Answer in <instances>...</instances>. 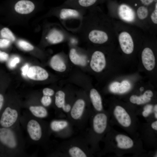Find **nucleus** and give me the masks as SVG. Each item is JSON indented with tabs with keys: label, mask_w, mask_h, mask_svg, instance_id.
Returning <instances> with one entry per match:
<instances>
[{
	"label": "nucleus",
	"mask_w": 157,
	"mask_h": 157,
	"mask_svg": "<svg viewBox=\"0 0 157 157\" xmlns=\"http://www.w3.org/2000/svg\"><path fill=\"white\" fill-rule=\"evenodd\" d=\"M154 110L155 112H157V104L156 105L154 108Z\"/></svg>",
	"instance_id": "41"
},
{
	"label": "nucleus",
	"mask_w": 157,
	"mask_h": 157,
	"mask_svg": "<svg viewBox=\"0 0 157 157\" xmlns=\"http://www.w3.org/2000/svg\"><path fill=\"white\" fill-rule=\"evenodd\" d=\"M8 58V55L6 52L0 50V61H6Z\"/></svg>",
	"instance_id": "36"
},
{
	"label": "nucleus",
	"mask_w": 157,
	"mask_h": 157,
	"mask_svg": "<svg viewBox=\"0 0 157 157\" xmlns=\"http://www.w3.org/2000/svg\"><path fill=\"white\" fill-rule=\"evenodd\" d=\"M30 79L36 81H44L49 77L47 71L43 68L38 66H33L29 68L27 73Z\"/></svg>",
	"instance_id": "5"
},
{
	"label": "nucleus",
	"mask_w": 157,
	"mask_h": 157,
	"mask_svg": "<svg viewBox=\"0 0 157 157\" xmlns=\"http://www.w3.org/2000/svg\"><path fill=\"white\" fill-rule=\"evenodd\" d=\"M26 155L20 124L10 128L0 127V157Z\"/></svg>",
	"instance_id": "1"
},
{
	"label": "nucleus",
	"mask_w": 157,
	"mask_h": 157,
	"mask_svg": "<svg viewBox=\"0 0 157 157\" xmlns=\"http://www.w3.org/2000/svg\"><path fill=\"white\" fill-rule=\"evenodd\" d=\"M68 125L67 122L65 120H53L49 124L50 129L54 132H58L64 129Z\"/></svg>",
	"instance_id": "20"
},
{
	"label": "nucleus",
	"mask_w": 157,
	"mask_h": 157,
	"mask_svg": "<svg viewBox=\"0 0 157 157\" xmlns=\"http://www.w3.org/2000/svg\"><path fill=\"white\" fill-rule=\"evenodd\" d=\"M43 95L51 97L54 94V90L49 88H44L42 90Z\"/></svg>",
	"instance_id": "33"
},
{
	"label": "nucleus",
	"mask_w": 157,
	"mask_h": 157,
	"mask_svg": "<svg viewBox=\"0 0 157 157\" xmlns=\"http://www.w3.org/2000/svg\"><path fill=\"white\" fill-rule=\"evenodd\" d=\"M153 106L151 105H147L144 108V110L142 113L143 116L146 117L152 112Z\"/></svg>",
	"instance_id": "31"
},
{
	"label": "nucleus",
	"mask_w": 157,
	"mask_h": 157,
	"mask_svg": "<svg viewBox=\"0 0 157 157\" xmlns=\"http://www.w3.org/2000/svg\"><path fill=\"white\" fill-rule=\"evenodd\" d=\"M65 94L62 90L57 91L55 95V103L58 108H62L65 103Z\"/></svg>",
	"instance_id": "22"
},
{
	"label": "nucleus",
	"mask_w": 157,
	"mask_h": 157,
	"mask_svg": "<svg viewBox=\"0 0 157 157\" xmlns=\"http://www.w3.org/2000/svg\"><path fill=\"white\" fill-rule=\"evenodd\" d=\"M106 64L105 56L103 52L97 51L93 53L90 65L93 71L97 73L101 72L105 68Z\"/></svg>",
	"instance_id": "3"
},
{
	"label": "nucleus",
	"mask_w": 157,
	"mask_h": 157,
	"mask_svg": "<svg viewBox=\"0 0 157 157\" xmlns=\"http://www.w3.org/2000/svg\"><path fill=\"white\" fill-rule=\"evenodd\" d=\"M119 40L121 49L124 53L130 54L133 52L134 49L133 42L129 33L125 31L121 33L119 36Z\"/></svg>",
	"instance_id": "4"
},
{
	"label": "nucleus",
	"mask_w": 157,
	"mask_h": 157,
	"mask_svg": "<svg viewBox=\"0 0 157 157\" xmlns=\"http://www.w3.org/2000/svg\"><path fill=\"white\" fill-rule=\"evenodd\" d=\"M69 153L72 157H86L85 152L80 148L77 147H73L69 149Z\"/></svg>",
	"instance_id": "24"
},
{
	"label": "nucleus",
	"mask_w": 157,
	"mask_h": 157,
	"mask_svg": "<svg viewBox=\"0 0 157 157\" xmlns=\"http://www.w3.org/2000/svg\"><path fill=\"white\" fill-rule=\"evenodd\" d=\"M130 83L127 80L123 81L120 83L118 94L125 93L129 90L131 88Z\"/></svg>",
	"instance_id": "25"
},
{
	"label": "nucleus",
	"mask_w": 157,
	"mask_h": 157,
	"mask_svg": "<svg viewBox=\"0 0 157 157\" xmlns=\"http://www.w3.org/2000/svg\"><path fill=\"white\" fill-rule=\"evenodd\" d=\"M79 15L77 10L69 8L62 9L60 12V17L62 19H65L70 17H76Z\"/></svg>",
	"instance_id": "21"
},
{
	"label": "nucleus",
	"mask_w": 157,
	"mask_h": 157,
	"mask_svg": "<svg viewBox=\"0 0 157 157\" xmlns=\"http://www.w3.org/2000/svg\"><path fill=\"white\" fill-rule=\"evenodd\" d=\"M90 97L94 108L98 111H101L103 108L101 98L97 90L94 88L91 89Z\"/></svg>",
	"instance_id": "18"
},
{
	"label": "nucleus",
	"mask_w": 157,
	"mask_h": 157,
	"mask_svg": "<svg viewBox=\"0 0 157 157\" xmlns=\"http://www.w3.org/2000/svg\"><path fill=\"white\" fill-rule=\"evenodd\" d=\"M153 95L152 91L148 90L145 91L142 95L140 96L135 95H132L130 98V101L131 103L138 105L144 104L151 100V98Z\"/></svg>",
	"instance_id": "16"
},
{
	"label": "nucleus",
	"mask_w": 157,
	"mask_h": 157,
	"mask_svg": "<svg viewBox=\"0 0 157 157\" xmlns=\"http://www.w3.org/2000/svg\"><path fill=\"white\" fill-rule=\"evenodd\" d=\"M114 114L118 122L123 126L128 127L131 124V119L130 116L122 106H116L114 111Z\"/></svg>",
	"instance_id": "7"
},
{
	"label": "nucleus",
	"mask_w": 157,
	"mask_h": 157,
	"mask_svg": "<svg viewBox=\"0 0 157 157\" xmlns=\"http://www.w3.org/2000/svg\"><path fill=\"white\" fill-rule=\"evenodd\" d=\"M120 83L114 82L111 83L109 87L110 91L114 93H118L119 90Z\"/></svg>",
	"instance_id": "29"
},
{
	"label": "nucleus",
	"mask_w": 157,
	"mask_h": 157,
	"mask_svg": "<svg viewBox=\"0 0 157 157\" xmlns=\"http://www.w3.org/2000/svg\"><path fill=\"white\" fill-rule=\"evenodd\" d=\"M10 41L7 39L0 38V48L5 49L9 46Z\"/></svg>",
	"instance_id": "32"
},
{
	"label": "nucleus",
	"mask_w": 157,
	"mask_h": 157,
	"mask_svg": "<svg viewBox=\"0 0 157 157\" xmlns=\"http://www.w3.org/2000/svg\"><path fill=\"white\" fill-rule=\"evenodd\" d=\"M50 65L52 69L59 72H64L67 69L65 62L62 58L58 55H55L51 58Z\"/></svg>",
	"instance_id": "15"
},
{
	"label": "nucleus",
	"mask_w": 157,
	"mask_h": 157,
	"mask_svg": "<svg viewBox=\"0 0 157 157\" xmlns=\"http://www.w3.org/2000/svg\"><path fill=\"white\" fill-rule=\"evenodd\" d=\"M19 61V58L18 57H15L10 61L9 66L10 68H13L15 67L17 64L18 63Z\"/></svg>",
	"instance_id": "35"
},
{
	"label": "nucleus",
	"mask_w": 157,
	"mask_h": 157,
	"mask_svg": "<svg viewBox=\"0 0 157 157\" xmlns=\"http://www.w3.org/2000/svg\"><path fill=\"white\" fill-rule=\"evenodd\" d=\"M142 3L145 5H148L152 3L154 0H140Z\"/></svg>",
	"instance_id": "39"
},
{
	"label": "nucleus",
	"mask_w": 157,
	"mask_h": 157,
	"mask_svg": "<svg viewBox=\"0 0 157 157\" xmlns=\"http://www.w3.org/2000/svg\"><path fill=\"white\" fill-rule=\"evenodd\" d=\"M40 119L27 110L23 112L19 119L20 124L26 131L29 141L36 145L41 144L44 138V128Z\"/></svg>",
	"instance_id": "2"
},
{
	"label": "nucleus",
	"mask_w": 157,
	"mask_h": 157,
	"mask_svg": "<svg viewBox=\"0 0 157 157\" xmlns=\"http://www.w3.org/2000/svg\"><path fill=\"white\" fill-rule=\"evenodd\" d=\"M52 101L51 97L43 95L40 99L41 104L44 107L49 106Z\"/></svg>",
	"instance_id": "28"
},
{
	"label": "nucleus",
	"mask_w": 157,
	"mask_h": 157,
	"mask_svg": "<svg viewBox=\"0 0 157 157\" xmlns=\"http://www.w3.org/2000/svg\"><path fill=\"white\" fill-rule=\"evenodd\" d=\"M151 18L152 22L155 24H157V3L155 5V9L151 15Z\"/></svg>",
	"instance_id": "34"
},
{
	"label": "nucleus",
	"mask_w": 157,
	"mask_h": 157,
	"mask_svg": "<svg viewBox=\"0 0 157 157\" xmlns=\"http://www.w3.org/2000/svg\"><path fill=\"white\" fill-rule=\"evenodd\" d=\"M28 69V66L27 64H26L22 67L21 70L22 74L23 76H25L27 74Z\"/></svg>",
	"instance_id": "37"
},
{
	"label": "nucleus",
	"mask_w": 157,
	"mask_h": 157,
	"mask_svg": "<svg viewBox=\"0 0 157 157\" xmlns=\"http://www.w3.org/2000/svg\"><path fill=\"white\" fill-rule=\"evenodd\" d=\"M27 111L33 116L42 119L47 117L48 112L45 107L39 105L31 104L27 107Z\"/></svg>",
	"instance_id": "12"
},
{
	"label": "nucleus",
	"mask_w": 157,
	"mask_h": 157,
	"mask_svg": "<svg viewBox=\"0 0 157 157\" xmlns=\"http://www.w3.org/2000/svg\"><path fill=\"white\" fill-rule=\"evenodd\" d=\"M119 15L123 20L127 22L133 21L135 18L133 10L130 7L125 4H122L119 7Z\"/></svg>",
	"instance_id": "13"
},
{
	"label": "nucleus",
	"mask_w": 157,
	"mask_h": 157,
	"mask_svg": "<svg viewBox=\"0 0 157 157\" xmlns=\"http://www.w3.org/2000/svg\"><path fill=\"white\" fill-rule=\"evenodd\" d=\"M35 7L34 4L32 1L28 0H21L16 3L14 8L17 12L26 14L32 12Z\"/></svg>",
	"instance_id": "9"
},
{
	"label": "nucleus",
	"mask_w": 157,
	"mask_h": 157,
	"mask_svg": "<svg viewBox=\"0 0 157 157\" xmlns=\"http://www.w3.org/2000/svg\"><path fill=\"white\" fill-rule=\"evenodd\" d=\"M144 90V88L143 87H141L140 88V91H142Z\"/></svg>",
	"instance_id": "43"
},
{
	"label": "nucleus",
	"mask_w": 157,
	"mask_h": 157,
	"mask_svg": "<svg viewBox=\"0 0 157 157\" xmlns=\"http://www.w3.org/2000/svg\"><path fill=\"white\" fill-rule=\"evenodd\" d=\"M152 128L155 130H157V121L153 122L151 125Z\"/></svg>",
	"instance_id": "40"
},
{
	"label": "nucleus",
	"mask_w": 157,
	"mask_h": 157,
	"mask_svg": "<svg viewBox=\"0 0 157 157\" xmlns=\"http://www.w3.org/2000/svg\"><path fill=\"white\" fill-rule=\"evenodd\" d=\"M142 64L145 68L151 71L154 68L155 65V57L152 50L146 47L143 50L141 55Z\"/></svg>",
	"instance_id": "6"
},
{
	"label": "nucleus",
	"mask_w": 157,
	"mask_h": 157,
	"mask_svg": "<svg viewBox=\"0 0 157 157\" xmlns=\"http://www.w3.org/2000/svg\"><path fill=\"white\" fill-rule=\"evenodd\" d=\"M69 57L71 62L75 65L81 67H85L86 65L87 60L86 56L78 54L74 48L70 49Z\"/></svg>",
	"instance_id": "14"
},
{
	"label": "nucleus",
	"mask_w": 157,
	"mask_h": 157,
	"mask_svg": "<svg viewBox=\"0 0 157 157\" xmlns=\"http://www.w3.org/2000/svg\"><path fill=\"white\" fill-rule=\"evenodd\" d=\"M88 38L93 43L102 44L108 40V37L105 32L99 30H93L89 33Z\"/></svg>",
	"instance_id": "11"
},
{
	"label": "nucleus",
	"mask_w": 157,
	"mask_h": 157,
	"mask_svg": "<svg viewBox=\"0 0 157 157\" xmlns=\"http://www.w3.org/2000/svg\"><path fill=\"white\" fill-rule=\"evenodd\" d=\"M48 41L52 44H56L62 42L64 39L62 33L56 29L51 30L46 37Z\"/></svg>",
	"instance_id": "19"
},
{
	"label": "nucleus",
	"mask_w": 157,
	"mask_h": 157,
	"mask_svg": "<svg viewBox=\"0 0 157 157\" xmlns=\"http://www.w3.org/2000/svg\"><path fill=\"white\" fill-rule=\"evenodd\" d=\"M115 140L118 147L120 149H129L132 147L133 145L132 140L129 137L124 135H117L115 137Z\"/></svg>",
	"instance_id": "17"
},
{
	"label": "nucleus",
	"mask_w": 157,
	"mask_h": 157,
	"mask_svg": "<svg viewBox=\"0 0 157 157\" xmlns=\"http://www.w3.org/2000/svg\"><path fill=\"white\" fill-rule=\"evenodd\" d=\"M0 36L2 38L7 39L11 41H14L15 37L12 31L7 27H3L0 30Z\"/></svg>",
	"instance_id": "23"
},
{
	"label": "nucleus",
	"mask_w": 157,
	"mask_h": 157,
	"mask_svg": "<svg viewBox=\"0 0 157 157\" xmlns=\"http://www.w3.org/2000/svg\"><path fill=\"white\" fill-rule=\"evenodd\" d=\"M85 106V102L83 99H79L76 101L70 110L72 118L75 120L79 119L83 115Z\"/></svg>",
	"instance_id": "10"
},
{
	"label": "nucleus",
	"mask_w": 157,
	"mask_h": 157,
	"mask_svg": "<svg viewBox=\"0 0 157 157\" xmlns=\"http://www.w3.org/2000/svg\"><path fill=\"white\" fill-rule=\"evenodd\" d=\"M18 44L20 48L26 51H31L34 49L32 45L23 40H19L18 42Z\"/></svg>",
	"instance_id": "26"
},
{
	"label": "nucleus",
	"mask_w": 157,
	"mask_h": 157,
	"mask_svg": "<svg viewBox=\"0 0 157 157\" xmlns=\"http://www.w3.org/2000/svg\"><path fill=\"white\" fill-rule=\"evenodd\" d=\"M97 0H78L79 5L83 7H87L93 4Z\"/></svg>",
	"instance_id": "30"
},
{
	"label": "nucleus",
	"mask_w": 157,
	"mask_h": 157,
	"mask_svg": "<svg viewBox=\"0 0 157 157\" xmlns=\"http://www.w3.org/2000/svg\"><path fill=\"white\" fill-rule=\"evenodd\" d=\"M63 110L65 112H68L71 110V107L70 104H65L62 108Z\"/></svg>",
	"instance_id": "38"
},
{
	"label": "nucleus",
	"mask_w": 157,
	"mask_h": 157,
	"mask_svg": "<svg viewBox=\"0 0 157 157\" xmlns=\"http://www.w3.org/2000/svg\"><path fill=\"white\" fill-rule=\"evenodd\" d=\"M155 118L157 119V112H155Z\"/></svg>",
	"instance_id": "42"
},
{
	"label": "nucleus",
	"mask_w": 157,
	"mask_h": 157,
	"mask_svg": "<svg viewBox=\"0 0 157 157\" xmlns=\"http://www.w3.org/2000/svg\"><path fill=\"white\" fill-rule=\"evenodd\" d=\"M107 117L103 113H99L96 115L93 121V129L97 133H102L106 129L107 124Z\"/></svg>",
	"instance_id": "8"
},
{
	"label": "nucleus",
	"mask_w": 157,
	"mask_h": 157,
	"mask_svg": "<svg viewBox=\"0 0 157 157\" xmlns=\"http://www.w3.org/2000/svg\"><path fill=\"white\" fill-rule=\"evenodd\" d=\"M148 13L147 9L143 6L139 7L137 10L138 17L141 19H143L146 18L148 15Z\"/></svg>",
	"instance_id": "27"
}]
</instances>
